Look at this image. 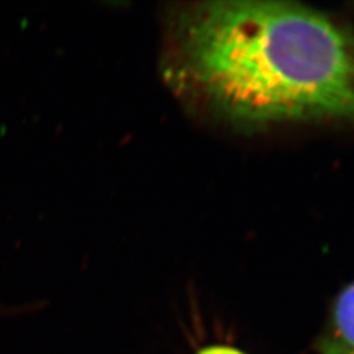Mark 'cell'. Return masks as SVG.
Returning a JSON list of instances; mask_svg holds the SVG:
<instances>
[{
    "label": "cell",
    "mask_w": 354,
    "mask_h": 354,
    "mask_svg": "<svg viewBox=\"0 0 354 354\" xmlns=\"http://www.w3.org/2000/svg\"><path fill=\"white\" fill-rule=\"evenodd\" d=\"M165 41L169 84L227 121L354 125V37L324 13L266 0L193 3L172 13Z\"/></svg>",
    "instance_id": "1"
},
{
    "label": "cell",
    "mask_w": 354,
    "mask_h": 354,
    "mask_svg": "<svg viewBox=\"0 0 354 354\" xmlns=\"http://www.w3.org/2000/svg\"><path fill=\"white\" fill-rule=\"evenodd\" d=\"M319 351L320 354H354V282L336 298Z\"/></svg>",
    "instance_id": "2"
},
{
    "label": "cell",
    "mask_w": 354,
    "mask_h": 354,
    "mask_svg": "<svg viewBox=\"0 0 354 354\" xmlns=\"http://www.w3.org/2000/svg\"><path fill=\"white\" fill-rule=\"evenodd\" d=\"M197 354H245L243 353L239 349L227 346V345H212L207 348H203Z\"/></svg>",
    "instance_id": "3"
}]
</instances>
